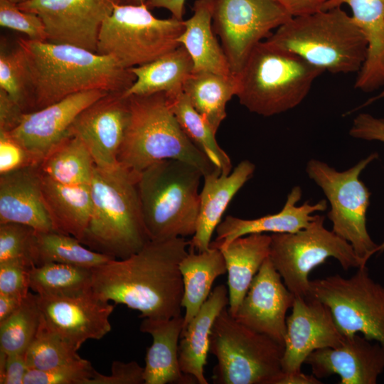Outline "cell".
<instances>
[{"label":"cell","instance_id":"cell-1","mask_svg":"<svg viewBox=\"0 0 384 384\" xmlns=\"http://www.w3.org/2000/svg\"><path fill=\"white\" fill-rule=\"evenodd\" d=\"M189 240H149L124 259L92 269V289L100 299L126 305L140 318L169 319L181 315L183 284L179 265Z\"/></svg>","mask_w":384,"mask_h":384},{"label":"cell","instance_id":"cell-2","mask_svg":"<svg viewBox=\"0 0 384 384\" xmlns=\"http://www.w3.org/2000/svg\"><path fill=\"white\" fill-rule=\"evenodd\" d=\"M33 88L34 110L83 91L125 92L136 80L114 58L62 43L20 38Z\"/></svg>","mask_w":384,"mask_h":384},{"label":"cell","instance_id":"cell-3","mask_svg":"<svg viewBox=\"0 0 384 384\" xmlns=\"http://www.w3.org/2000/svg\"><path fill=\"white\" fill-rule=\"evenodd\" d=\"M138 176L120 165L95 166L90 184L92 212L80 240L84 245L114 259H124L150 240L142 218Z\"/></svg>","mask_w":384,"mask_h":384},{"label":"cell","instance_id":"cell-4","mask_svg":"<svg viewBox=\"0 0 384 384\" xmlns=\"http://www.w3.org/2000/svg\"><path fill=\"white\" fill-rule=\"evenodd\" d=\"M331 73L359 72L366 56V39L341 6L292 17L265 40Z\"/></svg>","mask_w":384,"mask_h":384},{"label":"cell","instance_id":"cell-5","mask_svg":"<svg viewBox=\"0 0 384 384\" xmlns=\"http://www.w3.org/2000/svg\"><path fill=\"white\" fill-rule=\"evenodd\" d=\"M127 97L131 114L120 166L139 174L158 161L176 159L196 166L203 176L218 169L184 133L164 92Z\"/></svg>","mask_w":384,"mask_h":384},{"label":"cell","instance_id":"cell-6","mask_svg":"<svg viewBox=\"0 0 384 384\" xmlns=\"http://www.w3.org/2000/svg\"><path fill=\"white\" fill-rule=\"evenodd\" d=\"M203 176L196 166L176 159L158 161L139 174L142 218L150 240L194 235Z\"/></svg>","mask_w":384,"mask_h":384},{"label":"cell","instance_id":"cell-7","mask_svg":"<svg viewBox=\"0 0 384 384\" xmlns=\"http://www.w3.org/2000/svg\"><path fill=\"white\" fill-rule=\"evenodd\" d=\"M323 73L297 54L261 41L236 75V96L250 112L272 116L299 105Z\"/></svg>","mask_w":384,"mask_h":384},{"label":"cell","instance_id":"cell-8","mask_svg":"<svg viewBox=\"0 0 384 384\" xmlns=\"http://www.w3.org/2000/svg\"><path fill=\"white\" fill-rule=\"evenodd\" d=\"M284 346L238 321L224 308L210 336L215 356L213 381L217 384H276L282 373Z\"/></svg>","mask_w":384,"mask_h":384},{"label":"cell","instance_id":"cell-9","mask_svg":"<svg viewBox=\"0 0 384 384\" xmlns=\"http://www.w3.org/2000/svg\"><path fill=\"white\" fill-rule=\"evenodd\" d=\"M184 21L157 18L144 4L117 5L104 21L97 53L132 68L152 62L181 46Z\"/></svg>","mask_w":384,"mask_h":384},{"label":"cell","instance_id":"cell-10","mask_svg":"<svg viewBox=\"0 0 384 384\" xmlns=\"http://www.w3.org/2000/svg\"><path fill=\"white\" fill-rule=\"evenodd\" d=\"M324 220L316 214L302 230L270 235L269 258L295 297L310 296L309 275L329 257L336 259L344 270L366 265L348 242L324 227Z\"/></svg>","mask_w":384,"mask_h":384},{"label":"cell","instance_id":"cell-11","mask_svg":"<svg viewBox=\"0 0 384 384\" xmlns=\"http://www.w3.org/2000/svg\"><path fill=\"white\" fill-rule=\"evenodd\" d=\"M378 156L377 152L372 153L341 172L315 159H310L306 167L308 176L321 188L329 201L331 210L327 216L332 223V231L348 242L366 263L376 252L378 245L367 230L366 212L370 193L359 176Z\"/></svg>","mask_w":384,"mask_h":384},{"label":"cell","instance_id":"cell-12","mask_svg":"<svg viewBox=\"0 0 384 384\" xmlns=\"http://www.w3.org/2000/svg\"><path fill=\"white\" fill-rule=\"evenodd\" d=\"M350 277L334 274L310 281V295L325 304L342 334H361L384 347V286L366 266Z\"/></svg>","mask_w":384,"mask_h":384},{"label":"cell","instance_id":"cell-13","mask_svg":"<svg viewBox=\"0 0 384 384\" xmlns=\"http://www.w3.org/2000/svg\"><path fill=\"white\" fill-rule=\"evenodd\" d=\"M292 17L276 0H214L213 28L231 73L238 75L255 46Z\"/></svg>","mask_w":384,"mask_h":384},{"label":"cell","instance_id":"cell-14","mask_svg":"<svg viewBox=\"0 0 384 384\" xmlns=\"http://www.w3.org/2000/svg\"><path fill=\"white\" fill-rule=\"evenodd\" d=\"M125 0H30L18 4L38 15L48 41L68 44L97 53L104 21Z\"/></svg>","mask_w":384,"mask_h":384},{"label":"cell","instance_id":"cell-15","mask_svg":"<svg viewBox=\"0 0 384 384\" xmlns=\"http://www.w3.org/2000/svg\"><path fill=\"white\" fill-rule=\"evenodd\" d=\"M124 92H110L85 108L75 119L69 133L89 149L96 166H117L118 155L130 119L129 98Z\"/></svg>","mask_w":384,"mask_h":384},{"label":"cell","instance_id":"cell-16","mask_svg":"<svg viewBox=\"0 0 384 384\" xmlns=\"http://www.w3.org/2000/svg\"><path fill=\"white\" fill-rule=\"evenodd\" d=\"M41 316L54 332L79 349L90 339L100 340L112 330L114 305L92 291L74 296L37 294Z\"/></svg>","mask_w":384,"mask_h":384},{"label":"cell","instance_id":"cell-17","mask_svg":"<svg viewBox=\"0 0 384 384\" xmlns=\"http://www.w3.org/2000/svg\"><path fill=\"white\" fill-rule=\"evenodd\" d=\"M286 326L282 359L284 373L302 370L305 360L313 351L336 347L345 338L329 308L311 295L295 297L292 313L287 316Z\"/></svg>","mask_w":384,"mask_h":384},{"label":"cell","instance_id":"cell-18","mask_svg":"<svg viewBox=\"0 0 384 384\" xmlns=\"http://www.w3.org/2000/svg\"><path fill=\"white\" fill-rule=\"evenodd\" d=\"M294 298L268 257L253 278L233 317L284 346L286 314Z\"/></svg>","mask_w":384,"mask_h":384},{"label":"cell","instance_id":"cell-19","mask_svg":"<svg viewBox=\"0 0 384 384\" xmlns=\"http://www.w3.org/2000/svg\"><path fill=\"white\" fill-rule=\"evenodd\" d=\"M107 93L100 90L83 91L41 110L24 113L20 124L7 134L40 164L51 149L68 134L77 116Z\"/></svg>","mask_w":384,"mask_h":384},{"label":"cell","instance_id":"cell-20","mask_svg":"<svg viewBox=\"0 0 384 384\" xmlns=\"http://www.w3.org/2000/svg\"><path fill=\"white\" fill-rule=\"evenodd\" d=\"M304 363L319 379L337 375L339 384H376L384 370V347L358 333L336 347L313 351Z\"/></svg>","mask_w":384,"mask_h":384},{"label":"cell","instance_id":"cell-21","mask_svg":"<svg viewBox=\"0 0 384 384\" xmlns=\"http://www.w3.org/2000/svg\"><path fill=\"white\" fill-rule=\"evenodd\" d=\"M7 223L36 232L55 231L45 205L39 164L0 175V224Z\"/></svg>","mask_w":384,"mask_h":384},{"label":"cell","instance_id":"cell-22","mask_svg":"<svg viewBox=\"0 0 384 384\" xmlns=\"http://www.w3.org/2000/svg\"><path fill=\"white\" fill-rule=\"evenodd\" d=\"M302 195L299 186L293 187L282 210L274 214L255 219L226 216L217 226L216 238L210 242V247L219 248L239 237L250 234L289 233L306 228L315 218L316 215H312L314 213L326 210L327 201L322 199L315 204L306 201L298 206L297 203L301 200Z\"/></svg>","mask_w":384,"mask_h":384},{"label":"cell","instance_id":"cell-23","mask_svg":"<svg viewBox=\"0 0 384 384\" xmlns=\"http://www.w3.org/2000/svg\"><path fill=\"white\" fill-rule=\"evenodd\" d=\"M255 166L243 160L228 175L219 169L203 176L196 228L189 240V249L203 252L210 247L211 237L221 222L228 204L238 191L252 176Z\"/></svg>","mask_w":384,"mask_h":384},{"label":"cell","instance_id":"cell-24","mask_svg":"<svg viewBox=\"0 0 384 384\" xmlns=\"http://www.w3.org/2000/svg\"><path fill=\"white\" fill-rule=\"evenodd\" d=\"M182 315L169 319L144 318L139 329L151 336L144 367V384H193L196 380L183 373L178 360V345L183 329Z\"/></svg>","mask_w":384,"mask_h":384},{"label":"cell","instance_id":"cell-25","mask_svg":"<svg viewBox=\"0 0 384 384\" xmlns=\"http://www.w3.org/2000/svg\"><path fill=\"white\" fill-rule=\"evenodd\" d=\"M343 4L351 8V16L368 44L367 56L355 87L373 92L384 85V0H329L323 10Z\"/></svg>","mask_w":384,"mask_h":384},{"label":"cell","instance_id":"cell-26","mask_svg":"<svg viewBox=\"0 0 384 384\" xmlns=\"http://www.w3.org/2000/svg\"><path fill=\"white\" fill-rule=\"evenodd\" d=\"M228 304V289L224 284L216 286L181 334L178 345L181 370L198 384L208 383L204 366L212 328L216 317Z\"/></svg>","mask_w":384,"mask_h":384},{"label":"cell","instance_id":"cell-27","mask_svg":"<svg viewBox=\"0 0 384 384\" xmlns=\"http://www.w3.org/2000/svg\"><path fill=\"white\" fill-rule=\"evenodd\" d=\"M271 235L254 233L239 237L218 249L225 261L228 311L234 316L250 285L270 255Z\"/></svg>","mask_w":384,"mask_h":384},{"label":"cell","instance_id":"cell-28","mask_svg":"<svg viewBox=\"0 0 384 384\" xmlns=\"http://www.w3.org/2000/svg\"><path fill=\"white\" fill-rule=\"evenodd\" d=\"M214 0H197L193 14L184 21L185 29L178 39L190 55L193 72H210L223 75L231 73L227 57L214 35L213 9Z\"/></svg>","mask_w":384,"mask_h":384},{"label":"cell","instance_id":"cell-29","mask_svg":"<svg viewBox=\"0 0 384 384\" xmlns=\"http://www.w3.org/2000/svg\"><path fill=\"white\" fill-rule=\"evenodd\" d=\"M41 180L45 205L54 230L80 241L92 212L90 185H64L42 174Z\"/></svg>","mask_w":384,"mask_h":384},{"label":"cell","instance_id":"cell-30","mask_svg":"<svg viewBox=\"0 0 384 384\" xmlns=\"http://www.w3.org/2000/svg\"><path fill=\"white\" fill-rule=\"evenodd\" d=\"M188 250L179 265L183 284L181 305L185 309L182 332L207 300L214 281L227 272L225 259L218 248Z\"/></svg>","mask_w":384,"mask_h":384},{"label":"cell","instance_id":"cell-31","mask_svg":"<svg viewBox=\"0 0 384 384\" xmlns=\"http://www.w3.org/2000/svg\"><path fill=\"white\" fill-rule=\"evenodd\" d=\"M136 80L124 95H146L164 92L167 96L183 92L186 79L193 70V60L180 46L149 63L131 68Z\"/></svg>","mask_w":384,"mask_h":384},{"label":"cell","instance_id":"cell-32","mask_svg":"<svg viewBox=\"0 0 384 384\" xmlns=\"http://www.w3.org/2000/svg\"><path fill=\"white\" fill-rule=\"evenodd\" d=\"M183 92L216 134L227 116L228 102L237 94L238 78L235 75L193 72L185 81Z\"/></svg>","mask_w":384,"mask_h":384},{"label":"cell","instance_id":"cell-33","mask_svg":"<svg viewBox=\"0 0 384 384\" xmlns=\"http://www.w3.org/2000/svg\"><path fill=\"white\" fill-rule=\"evenodd\" d=\"M94 159L77 136L68 133L42 159L41 173L64 185H90L95 169Z\"/></svg>","mask_w":384,"mask_h":384},{"label":"cell","instance_id":"cell-34","mask_svg":"<svg viewBox=\"0 0 384 384\" xmlns=\"http://www.w3.org/2000/svg\"><path fill=\"white\" fill-rule=\"evenodd\" d=\"M31 259L33 265L57 262L92 270L113 257L86 247L77 238L56 231L35 233Z\"/></svg>","mask_w":384,"mask_h":384},{"label":"cell","instance_id":"cell-35","mask_svg":"<svg viewBox=\"0 0 384 384\" xmlns=\"http://www.w3.org/2000/svg\"><path fill=\"white\" fill-rule=\"evenodd\" d=\"M166 96L169 107L186 136L221 171V174H229L232 171L229 156L218 145L215 133L193 107L186 94L181 92Z\"/></svg>","mask_w":384,"mask_h":384},{"label":"cell","instance_id":"cell-36","mask_svg":"<svg viewBox=\"0 0 384 384\" xmlns=\"http://www.w3.org/2000/svg\"><path fill=\"white\" fill-rule=\"evenodd\" d=\"M92 270L47 262L33 265L30 289L40 296H74L92 289Z\"/></svg>","mask_w":384,"mask_h":384},{"label":"cell","instance_id":"cell-37","mask_svg":"<svg viewBox=\"0 0 384 384\" xmlns=\"http://www.w3.org/2000/svg\"><path fill=\"white\" fill-rule=\"evenodd\" d=\"M0 88L6 91L25 113L33 112L31 72L24 50L18 42L16 46L8 48L1 41Z\"/></svg>","mask_w":384,"mask_h":384},{"label":"cell","instance_id":"cell-38","mask_svg":"<svg viewBox=\"0 0 384 384\" xmlns=\"http://www.w3.org/2000/svg\"><path fill=\"white\" fill-rule=\"evenodd\" d=\"M41 321L37 294L29 292L19 308L0 321V351L7 355L25 353Z\"/></svg>","mask_w":384,"mask_h":384},{"label":"cell","instance_id":"cell-39","mask_svg":"<svg viewBox=\"0 0 384 384\" xmlns=\"http://www.w3.org/2000/svg\"><path fill=\"white\" fill-rule=\"evenodd\" d=\"M78 351L52 331L41 316L38 331L25 353V358L29 369L47 370L80 360Z\"/></svg>","mask_w":384,"mask_h":384},{"label":"cell","instance_id":"cell-40","mask_svg":"<svg viewBox=\"0 0 384 384\" xmlns=\"http://www.w3.org/2000/svg\"><path fill=\"white\" fill-rule=\"evenodd\" d=\"M36 230L27 225L0 224V262L22 259L33 263L31 252Z\"/></svg>","mask_w":384,"mask_h":384},{"label":"cell","instance_id":"cell-41","mask_svg":"<svg viewBox=\"0 0 384 384\" xmlns=\"http://www.w3.org/2000/svg\"><path fill=\"white\" fill-rule=\"evenodd\" d=\"M95 369L84 358L58 368L39 370L29 369L23 384H85Z\"/></svg>","mask_w":384,"mask_h":384},{"label":"cell","instance_id":"cell-42","mask_svg":"<svg viewBox=\"0 0 384 384\" xmlns=\"http://www.w3.org/2000/svg\"><path fill=\"white\" fill-rule=\"evenodd\" d=\"M0 25L23 33L30 40L48 41L46 26L41 17L21 9L9 0H0Z\"/></svg>","mask_w":384,"mask_h":384},{"label":"cell","instance_id":"cell-43","mask_svg":"<svg viewBox=\"0 0 384 384\" xmlns=\"http://www.w3.org/2000/svg\"><path fill=\"white\" fill-rule=\"evenodd\" d=\"M33 265L22 259L0 262V294L26 297L29 293L30 270Z\"/></svg>","mask_w":384,"mask_h":384},{"label":"cell","instance_id":"cell-44","mask_svg":"<svg viewBox=\"0 0 384 384\" xmlns=\"http://www.w3.org/2000/svg\"><path fill=\"white\" fill-rule=\"evenodd\" d=\"M38 164L21 144L9 134L0 132V175Z\"/></svg>","mask_w":384,"mask_h":384},{"label":"cell","instance_id":"cell-45","mask_svg":"<svg viewBox=\"0 0 384 384\" xmlns=\"http://www.w3.org/2000/svg\"><path fill=\"white\" fill-rule=\"evenodd\" d=\"M144 369L137 362L114 361L111 373L103 375L95 370L93 375L85 384H144Z\"/></svg>","mask_w":384,"mask_h":384},{"label":"cell","instance_id":"cell-46","mask_svg":"<svg viewBox=\"0 0 384 384\" xmlns=\"http://www.w3.org/2000/svg\"><path fill=\"white\" fill-rule=\"evenodd\" d=\"M349 134L357 139L384 143V119L360 113L354 118Z\"/></svg>","mask_w":384,"mask_h":384},{"label":"cell","instance_id":"cell-47","mask_svg":"<svg viewBox=\"0 0 384 384\" xmlns=\"http://www.w3.org/2000/svg\"><path fill=\"white\" fill-rule=\"evenodd\" d=\"M24 113L10 95L0 88V132L9 133L15 129Z\"/></svg>","mask_w":384,"mask_h":384},{"label":"cell","instance_id":"cell-48","mask_svg":"<svg viewBox=\"0 0 384 384\" xmlns=\"http://www.w3.org/2000/svg\"><path fill=\"white\" fill-rule=\"evenodd\" d=\"M28 370L25 353L7 355L5 371L0 379V384H23Z\"/></svg>","mask_w":384,"mask_h":384},{"label":"cell","instance_id":"cell-49","mask_svg":"<svg viewBox=\"0 0 384 384\" xmlns=\"http://www.w3.org/2000/svg\"><path fill=\"white\" fill-rule=\"evenodd\" d=\"M292 16H304L324 9L329 0H276Z\"/></svg>","mask_w":384,"mask_h":384},{"label":"cell","instance_id":"cell-50","mask_svg":"<svg viewBox=\"0 0 384 384\" xmlns=\"http://www.w3.org/2000/svg\"><path fill=\"white\" fill-rule=\"evenodd\" d=\"M186 0H146L145 5L150 9L164 8L171 13V17L183 20Z\"/></svg>","mask_w":384,"mask_h":384},{"label":"cell","instance_id":"cell-51","mask_svg":"<svg viewBox=\"0 0 384 384\" xmlns=\"http://www.w3.org/2000/svg\"><path fill=\"white\" fill-rule=\"evenodd\" d=\"M319 378L313 374L308 375L302 370L292 373H284L282 371L276 384H321Z\"/></svg>","mask_w":384,"mask_h":384},{"label":"cell","instance_id":"cell-52","mask_svg":"<svg viewBox=\"0 0 384 384\" xmlns=\"http://www.w3.org/2000/svg\"><path fill=\"white\" fill-rule=\"evenodd\" d=\"M24 298L15 295L0 294V321L4 320L16 311Z\"/></svg>","mask_w":384,"mask_h":384},{"label":"cell","instance_id":"cell-53","mask_svg":"<svg viewBox=\"0 0 384 384\" xmlns=\"http://www.w3.org/2000/svg\"><path fill=\"white\" fill-rule=\"evenodd\" d=\"M383 98H384V90L380 93H379L378 95L368 99L364 104H363L359 107H356L355 110H353V111L357 110H358L360 108H362L363 107H366V106L375 102L376 100H380V99H383Z\"/></svg>","mask_w":384,"mask_h":384},{"label":"cell","instance_id":"cell-54","mask_svg":"<svg viewBox=\"0 0 384 384\" xmlns=\"http://www.w3.org/2000/svg\"><path fill=\"white\" fill-rule=\"evenodd\" d=\"M146 0H125L124 3L133 4H145Z\"/></svg>","mask_w":384,"mask_h":384},{"label":"cell","instance_id":"cell-55","mask_svg":"<svg viewBox=\"0 0 384 384\" xmlns=\"http://www.w3.org/2000/svg\"><path fill=\"white\" fill-rule=\"evenodd\" d=\"M383 251H384V241L380 245H378L376 252L380 253Z\"/></svg>","mask_w":384,"mask_h":384},{"label":"cell","instance_id":"cell-56","mask_svg":"<svg viewBox=\"0 0 384 384\" xmlns=\"http://www.w3.org/2000/svg\"><path fill=\"white\" fill-rule=\"evenodd\" d=\"M9 1L16 4H19L30 1V0H9Z\"/></svg>","mask_w":384,"mask_h":384}]
</instances>
